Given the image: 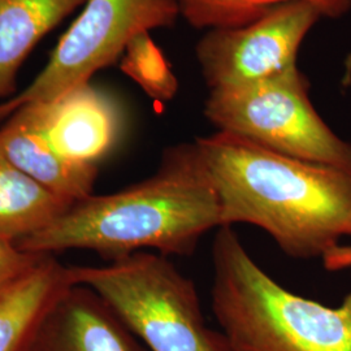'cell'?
Wrapping results in <instances>:
<instances>
[{
    "label": "cell",
    "mask_w": 351,
    "mask_h": 351,
    "mask_svg": "<svg viewBox=\"0 0 351 351\" xmlns=\"http://www.w3.org/2000/svg\"><path fill=\"white\" fill-rule=\"evenodd\" d=\"M69 269L46 255L26 276L0 293V351H29L51 307L71 288Z\"/></svg>",
    "instance_id": "8fae6325"
},
{
    "label": "cell",
    "mask_w": 351,
    "mask_h": 351,
    "mask_svg": "<svg viewBox=\"0 0 351 351\" xmlns=\"http://www.w3.org/2000/svg\"><path fill=\"white\" fill-rule=\"evenodd\" d=\"M73 285L93 289L149 351H236L207 326L194 282L168 256L136 251L101 267H68Z\"/></svg>",
    "instance_id": "277c9868"
},
{
    "label": "cell",
    "mask_w": 351,
    "mask_h": 351,
    "mask_svg": "<svg viewBox=\"0 0 351 351\" xmlns=\"http://www.w3.org/2000/svg\"><path fill=\"white\" fill-rule=\"evenodd\" d=\"M45 256L21 250L14 242L0 239V293L32 272Z\"/></svg>",
    "instance_id": "2e32d148"
},
{
    "label": "cell",
    "mask_w": 351,
    "mask_h": 351,
    "mask_svg": "<svg viewBox=\"0 0 351 351\" xmlns=\"http://www.w3.org/2000/svg\"><path fill=\"white\" fill-rule=\"evenodd\" d=\"M17 111L52 150L80 164L97 165L114 149L124 126L120 104L90 82L73 86L52 101L27 104Z\"/></svg>",
    "instance_id": "ba28073f"
},
{
    "label": "cell",
    "mask_w": 351,
    "mask_h": 351,
    "mask_svg": "<svg viewBox=\"0 0 351 351\" xmlns=\"http://www.w3.org/2000/svg\"><path fill=\"white\" fill-rule=\"evenodd\" d=\"M206 119L220 132L306 162L351 171V143L328 126L298 66L252 84L210 90Z\"/></svg>",
    "instance_id": "5b68a950"
},
{
    "label": "cell",
    "mask_w": 351,
    "mask_h": 351,
    "mask_svg": "<svg viewBox=\"0 0 351 351\" xmlns=\"http://www.w3.org/2000/svg\"><path fill=\"white\" fill-rule=\"evenodd\" d=\"M221 228L220 204L195 142L164 149L156 172L112 194L72 204L52 224L19 241L21 250L52 255L90 250L108 262L136 251L189 256Z\"/></svg>",
    "instance_id": "7a4b0ae2"
},
{
    "label": "cell",
    "mask_w": 351,
    "mask_h": 351,
    "mask_svg": "<svg viewBox=\"0 0 351 351\" xmlns=\"http://www.w3.org/2000/svg\"><path fill=\"white\" fill-rule=\"evenodd\" d=\"M50 60L33 82L0 103V121L19 108L52 101L103 68L120 60L133 38L172 27L180 17L175 0H86Z\"/></svg>",
    "instance_id": "8992f818"
},
{
    "label": "cell",
    "mask_w": 351,
    "mask_h": 351,
    "mask_svg": "<svg viewBox=\"0 0 351 351\" xmlns=\"http://www.w3.org/2000/svg\"><path fill=\"white\" fill-rule=\"evenodd\" d=\"M71 206L0 152V239L17 243L47 228Z\"/></svg>",
    "instance_id": "4fadbf2b"
},
{
    "label": "cell",
    "mask_w": 351,
    "mask_h": 351,
    "mask_svg": "<svg viewBox=\"0 0 351 351\" xmlns=\"http://www.w3.org/2000/svg\"><path fill=\"white\" fill-rule=\"evenodd\" d=\"M120 69L151 99L168 101L178 91V80L150 33L133 38L120 58Z\"/></svg>",
    "instance_id": "9a60e30c"
},
{
    "label": "cell",
    "mask_w": 351,
    "mask_h": 351,
    "mask_svg": "<svg viewBox=\"0 0 351 351\" xmlns=\"http://www.w3.org/2000/svg\"><path fill=\"white\" fill-rule=\"evenodd\" d=\"M86 0H0V98L16 94L20 66L38 42Z\"/></svg>",
    "instance_id": "7c38bea8"
},
{
    "label": "cell",
    "mask_w": 351,
    "mask_h": 351,
    "mask_svg": "<svg viewBox=\"0 0 351 351\" xmlns=\"http://www.w3.org/2000/svg\"><path fill=\"white\" fill-rule=\"evenodd\" d=\"M216 191L221 226L250 224L295 259L351 239V171L306 162L217 130L194 141Z\"/></svg>",
    "instance_id": "6da1fadb"
},
{
    "label": "cell",
    "mask_w": 351,
    "mask_h": 351,
    "mask_svg": "<svg viewBox=\"0 0 351 351\" xmlns=\"http://www.w3.org/2000/svg\"><path fill=\"white\" fill-rule=\"evenodd\" d=\"M213 264V315L236 351H351V289L337 307L289 291L230 226L217 229Z\"/></svg>",
    "instance_id": "3957f363"
},
{
    "label": "cell",
    "mask_w": 351,
    "mask_h": 351,
    "mask_svg": "<svg viewBox=\"0 0 351 351\" xmlns=\"http://www.w3.org/2000/svg\"><path fill=\"white\" fill-rule=\"evenodd\" d=\"M322 17L313 4L291 1L250 25L206 32L195 46L206 85H246L297 66L300 47Z\"/></svg>",
    "instance_id": "52a82bcc"
},
{
    "label": "cell",
    "mask_w": 351,
    "mask_h": 351,
    "mask_svg": "<svg viewBox=\"0 0 351 351\" xmlns=\"http://www.w3.org/2000/svg\"><path fill=\"white\" fill-rule=\"evenodd\" d=\"M180 17L199 30L236 29L250 25L277 7L306 1L329 19H339L351 10V0H175Z\"/></svg>",
    "instance_id": "5bb4252c"
},
{
    "label": "cell",
    "mask_w": 351,
    "mask_h": 351,
    "mask_svg": "<svg viewBox=\"0 0 351 351\" xmlns=\"http://www.w3.org/2000/svg\"><path fill=\"white\" fill-rule=\"evenodd\" d=\"M29 351H149L93 289L72 285L51 307Z\"/></svg>",
    "instance_id": "9c48e42d"
},
{
    "label": "cell",
    "mask_w": 351,
    "mask_h": 351,
    "mask_svg": "<svg viewBox=\"0 0 351 351\" xmlns=\"http://www.w3.org/2000/svg\"><path fill=\"white\" fill-rule=\"evenodd\" d=\"M0 152L39 185L71 204L93 195L98 167L60 156L20 111L0 126Z\"/></svg>",
    "instance_id": "30bf717a"
}]
</instances>
